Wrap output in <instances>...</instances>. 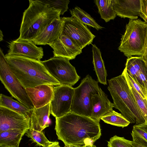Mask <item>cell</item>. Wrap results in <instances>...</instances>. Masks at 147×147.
Here are the masks:
<instances>
[{
	"mask_svg": "<svg viewBox=\"0 0 147 147\" xmlns=\"http://www.w3.org/2000/svg\"><path fill=\"white\" fill-rule=\"evenodd\" d=\"M55 118L58 138L65 146L92 145L101 136L99 122L90 117L70 112Z\"/></svg>",
	"mask_w": 147,
	"mask_h": 147,
	"instance_id": "6da1fadb",
	"label": "cell"
},
{
	"mask_svg": "<svg viewBox=\"0 0 147 147\" xmlns=\"http://www.w3.org/2000/svg\"><path fill=\"white\" fill-rule=\"evenodd\" d=\"M5 56L13 73L24 88L42 84L60 85L49 73L41 61L22 56L6 54Z\"/></svg>",
	"mask_w": 147,
	"mask_h": 147,
	"instance_id": "7a4b0ae2",
	"label": "cell"
},
{
	"mask_svg": "<svg viewBox=\"0 0 147 147\" xmlns=\"http://www.w3.org/2000/svg\"><path fill=\"white\" fill-rule=\"evenodd\" d=\"M23 13L18 39L32 41L54 20L60 19L61 11L40 0H29Z\"/></svg>",
	"mask_w": 147,
	"mask_h": 147,
	"instance_id": "3957f363",
	"label": "cell"
},
{
	"mask_svg": "<svg viewBox=\"0 0 147 147\" xmlns=\"http://www.w3.org/2000/svg\"><path fill=\"white\" fill-rule=\"evenodd\" d=\"M107 88L113 100L114 107L131 123L138 125L145 123L129 85L124 75L108 80Z\"/></svg>",
	"mask_w": 147,
	"mask_h": 147,
	"instance_id": "277c9868",
	"label": "cell"
},
{
	"mask_svg": "<svg viewBox=\"0 0 147 147\" xmlns=\"http://www.w3.org/2000/svg\"><path fill=\"white\" fill-rule=\"evenodd\" d=\"M147 40V23L141 19H129L121 36L118 50L129 58L142 57Z\"/></svg>",
	"mask_w": 147,
	"mask_h": 147,
	"instance_id": "5b68a950",
	"label": "cell"
},
{
	"mask_svg": "<svg viewBox=\"0 0 147 147\" xmlns=\"http://www.w3.org/2000/svg\"><path fill=\"white\" fill-rule=\"evenodd\" d=\"M98 83L88 75L81 81L80 85L74 88L71 112L90 117L92 97L98 93L100 89Z\"/></svg>",
	"mask_w": 147,
	"mask_h": 147,
	"instance_id": "8992f818",
	"label": "cell"
},
{
	"mask_svg": "<svg viewBox=\"0 0 147 147\" xmlns=\"http://www.w3.org/2000/svg\"><path fill=\"white\" fill-rule=\"evenodd\" d=\"M0 80L12 96L29 109L34 107L24 88L13 73L1 48L0 50Z\"/></svg>",
	"mask_w": 147,
	"mask_h": 147,
	"instance_id": "52a82bcc",
	"label": "cell"
},
{
	"mask_svg": "<svg viewBox=\"0 0 147 147\" xmlns=\"http://www.w3.org/2000/svg\"><path fill=\"white\" fill-rule=\"evenodd\" d=\"M69 60L66 58L53 57L41 62L49 73L60 85L72 87L78 81L80 77Z\"/></svg>",
	"mask_w": 147,
	"mask_h": 147,
	"instance_id": "ba28073f",
	"label": "cell"
},
{
	"mask_svg": "<svg viewBox=\"0 0 147 147\" xmlns=\"http://www.w3.org/2000/svg\"><path fill=\"white\" fill-rule=\"evenodd\" d=\"M61 19L64 21L62 34L68 36L82 49L91 44L95 36L86 26L72 17H63Z\"/></svg>",
	"mask_w": 147,
	"mask_h": 147,
	"instance_id": "9c48e42d",
	"label": "cell"
},
{
	"mask_svg": "<svg viewBox=\"0 0 147 147\" xmlns=\"http://www.w3.org/2000/svg\"><path fill=\"white\" fill-rule=\"evenodd\" d=\"M53 96L50 102L51 114L56 118L70 112L74 88L59 85L54 87Z\"/></svg>",
	"mask_w": 147,
	"mask_h": 147,
	"instance_id": "30bf717a",
	"label": "cell"
},
{
	"mask_svg": "<svg viewBox=\"0 0 147 147\" xmlns=\"http://www.w3.org/2000/svg\"><path fill=\"white\" fill-rule=\"evenodd\" d=\"M30 127V117L0 107V133L10 129L28 130Z\"/></svg>",
	"mask_w": 147,
	"mask_h": 147,
	"instance_id": "8fae6325",
	"label": "cell"
},
{
	"mask_svg": "<svg viewBox=\"0 0 147 147\" xmlns=\"http://www.w3.org/2000/svg\"><path fill=\"white\" fill-rule=\"evenodd\" d=\"M7 55L22 56L40 61L44 55L43 49L32 41L17 39L9 43Z\"/></svg>",
	"mask_w": 147,
	"mask_h": 147,
	"instance_id": "7c38bea8",
	"label": "cell"
},
{
	"mask_svg": "<svg viewBox=\"0 0 147 147\" xmlns=\"http://www.w3.org/2000/svg\"><path fill=\"white\" fill-rule=\"evenodd\" d=\"M49 45L53 50L54 57H62L72 60L82 52V49L79 48L65 35L62 34L59 38Z\"/></svg>",
	"mask_w": 147,
	"mask_h": 147,
	"instance_id": "4fadbf2b",
	"label": "cell"
},
{
	"mask_svg": "<svg viewBox=\"0 0 147 147\" xmlns=\"http://www.w3.org/2000/svg\"><path fill=\"white\" fill-rule=\"evenodd\" d=\"M53 86L42 84L26 88L34 108L38 109L50 103L53 96Z\"/></svg>",
	"mask_w": 147,
	"mask_h": 147,
	"instance_id": "5bb4252c",
	"label": "cell"
},
{
	"mask_svg": "<svg viewBox=\"0 0 147 147\" xmlns=\"http://www.w3.org/2000/svg\"><path fill=\"white\" fill-rule=\"evenodd\" d=\"M92 113L90 118L99 122L101 118L112 111L114 107L107 95L100 88L98 93L93 95L92 98Z\"/></svg>",
	"mask_w": 147,
	"mask_h": 147,
	"instance_id": "9a60e30c",
	"label": "cell"
},
{
	"mask_svg": "<svg viewBox=\"0 0 147 147\" xmlns=\"http://www.w3.org/2000/svg\"><path fill=\"white\" fill-rule=\"evenodd\" d=\"M113 9L121 18L137 19L140 16V0H113Z\"/></svg>",
	"mask_w": 147,
	"mask_h": 147,
	"instance_id": "2e32d148",
	"label": "cell"
},
{
	"mask_svg": "<svg viewBox=\"0 0 147 147\" xmlns=\"http://www.w3.org/2000/svg\"><path fill=\"white\" fill-rule=\"evenodd\" d=\"M64 21L55 19L32 41L38 45H49L61 35Z\"/></svg>",
	"mask_w": 147,
	"mask_h": 147,
	"instance_id": "e0dca14e",
	"label": "cell"
},
{
	"mask_svg": "<svg viewBox=\"0 0 147 147\" xmlns=\"http://www.w3.org/2000/svg\"><path fill=\"white\" fill-rule=\"evenodd\" d=\"M51 113L50 102L42 107L34 108L30 116V128L41 131L48 127Z\"/></svg>",
	"mask_w": 147,
	"mask_h": 147,
	"instance_id": "ac0fdd59",
	"label": "cell"
},
{
	"mask_svg": "<svg viewBox=\"0 0 147 147\" xmlns=\"http://www.w3.org/2000/svg\"><path fill=\"white\" fill-rule=\"evenodd\" d=\"M92 63L98 81L104 85L107 84V74L100 49L95 44H92Z\"/></svg>",
	"mask_w": 147,
	"mask_h": 147,
	"instance_id": "d6986e66",
	"label": "cell"
},
{
	"mask_svg": "<svg viewBox=\"0 0 147 147\" xmlns=\"http://www.w3.org/2000/svg\"><path fill=\"white\" fill-rule=\"evenodd\" d=\"M0 107L7 108L26 117H30L33 111L29 109L19 101L13 99L12 97L2 94L0 95Z\"/></svg>",
	"mask_w": 147,
	"mask_h": 147,
	"instance_id": "ffe728a7",
	"label": "cell"
},
{
	"mask_svg": "<svg viewBox=\"0 0 147 147\" xmlns=\"http://www.w3.org/2000/svg\"><path fill=\"white\" fill-rule=\"evenodd\" d=\"M28 130L10 129L0 133V145L19 147L22 137Z\"/></svg>",
	"mask_w": 147,
	"mask_h": 147,
	"instance_id": "44dd1931",
	"label": "cell"
},
{
	"mask_svg": "<svg viewBox=\"0 0 147 147\" xmlns=\"http://www.w3.org/2000/svg\"><path fill=\"white\" fill-rule=\"evenodd\" d=\"M146 63L142 57L132 56L127 58L125 69L137 82L139 74L144 68Z\"/></svg>",
	"mask_w": 147,
	"mask_h": 147,
	"instance_id": "7402d4cb",
	"label": "cell"
},
{
	"mask_svg": "<svg viewBox=\"0 0 147 147\" xmlns=\"http://www.w3.org/2000/svg\"><path fill=\"white\" fill-rule=\"evenodd\" d=\"M94 2L98 8L101 18L106 22L115 18L117 15L113 8V0H95Z\"/></svg>",
	"mask_w": 147,
	"mask_h": 147,
	"instance_id": "603a6c76",
	"label": "cell"
},
{
	"mask_svg": "<svg viewBox=\"0 0 147 147\" xmlns=\"http://www.w3.org/2000/svg\"><path fill=\"white\" fill-rule=\"evenodd\" d=\"M69 11L72 17L83 24L91 26L97 30L103 28L99 25L89 14L79 7H76Z\"/></svg>",
	"mask_w": 147,
	"mask_h": 147,
	"instance_id": "cb8c5ba5",
	"label": "cell"
},
{
	"mask_svg": "<svg viewBox=\"0 0 147 147\" xmlns=\"http://www.w3.org/2000/svg\"><path fill=\"white\" fill-rule=\"evenodd\" d=\"M101 119L107 123L122 128L128 126L130 123L121 114L113 110L102 117Z\"/></svg>",
	"mask_w": 147,
	"mask_h": 147,
	"instance_id": "d4e9b609",
	"label": "cell"
},
{
	"mask_svg": "<svg viewBox=\"0 0 147 147\" xmlns=\"http://www.w3.org/2000/svg\"><path fill=\"white\" fill-rule=\"evenodd\" d=\"M26 133V136L33 142L43 147H48L53 142L47 139L42 131H40L30 128Z\"/></svg>",
	"mask_w": 147,
	"mask_h": 147,
	"instance_id": "484cf974",
	"label": "cell"
},
{
	"mask_svg": "<svg viewBox=\"0 0 147 147\" xmlns=\"http://www.w3.org/2000/svg\"><path fill=\"white\" fill-rule=\"evenodd\" d=\"M128 83L145 121V123L147 125V98H143L130 84L128 82Z\"/></svg>",
	"mask_w": 147,
	"mask_h": 147,
	"instance_id": "4316f807",
	"label": "cell"
},
{
	"mask_svg": "<svg viewBox=\"0 0 147 147\" xmlns=\"http://www.w3.org/2000/svg\"><path fill=\"white\" fill-rule=\"evenodd\" d=\"M131 141L127 140L124 137L115 135L108 141V147H133Z\"/></svg>",
	"mask_w": 147,
	"mask_h": 147,
	"instance_id": "83f0119b",
	"label": "cell"
},
{
	"mask_svg": "<svg viewBox=\"0 0 147 147\" xmlns=\"http://www.w3.org/2000/svg\"><path fill=\"white\" fill-rule=\"evenodd\" d=\"M42 2L49 4L51 7L61 11V14L63 15L68 9V5L70 1L67 0H40Z\"/></svg>",
	"mask_w": 147,
	"mask_h": 147,
	"instance_id": "f1b7e54d",
	"label": "cell"
},
{
	"mask_svg": "<svg viewBox=\"0 0 147 147\" xmlns=\"http://www.w3.org/2000/svg\"><path fill=\"white\" fill-rule=\"evenodd\" d=\"M132 132L138 139L147 144V125L146 123L134 125Z\"/></svg>",
	"mask_w": 147,
	"mask_h": 147,
	"instance_id": "f546056e",
	"label": "cell"
},
{
	"mask_svg": "<svg viewBox=\"0 0 147 147\" xmlns=\"http://www.w3.org/2000/svg\"><path fill=\"white\" fill-rule=\"evenodd\" d=\"M122 74L124 76L127 82L131 85L143 98H146L140 86L133 77L127 72L125 69L123 70Z\"/></svg>",
	"mask_w": 147,
	"mask_h": 147,
	"instance_id": "4dcf8cb0",
	"label": "cell"
},
{
	"mask_svg": "<svg viewBox=\"0 0 147 147\" xmlns=\"http://www.w3.org/2000/svg\"><path fill=\"white\" fill-rule=\"evenodd\" d=\"M140 16L147 23V0H140Z\"/></svg>",
	"mask_w": 147,
	"mask_h": 147,
	"instance_id": "1f68e13d",
	"label": "cell"
},
{
	"mask_svg": "<svg viewBox=\"0 0 147 147\" xmlns=\"http://www.w3.org/2000/svg\"><path fill=\"white\" fill-rule=\"evenodd\" d=\"M132 138L131 143L133 147H147V144L138 139L132 132L131 134Z\"/></svg>",
	"mask_w": 147,
	"mask_h": 147,
	"instance_id": "d6a6232c",
	"label": "cell"
},
{
	"mask_svg": "<svg viewBox=\"0 0 147 147\" xmlns=\"http://www.w3.org/2000/svg\"><path fill=\"white\" fill-rule=\"evenodd\" d=\"M142 57L143 59L147 63V40L146 45L144 53Z\"/></svg>",
	"mask_w": 147,
	"mask_h": 147,
	"instance_id": "836d02e7",
	"label": "cell"
},
{
	"mask_svg": "<svg viewBox=\"0 0 147 147\" xmlns=\"http://www.w3.org/2000/svg\"><path fill=\"white\" fill-rule=\"evenodd\" d=\"M48 147H61L59 145V143L58 142H54Z\"/></svg>",
	"mask_w": 147,
	"mask_h": 147,
	"instance_id": "e575fe53",
	"label": "cell"
},
{
	"mask_svg": "<svg viewBox=\"0 0 147 147\" xmlns=\"http://www.w3.org/2000/svg\"><path fill=\"white\" fill-rule=\"evenodd\" d=\"M3 35L2 31L0 30V41H1L3 40Z\"/></svg>",
	"mask_w": 147,
	"mask_h": 147,
	"instance_id": "d590c367",
	"label": "cell"
},
{
	"mask_svg": "<svg viewBox=\"0 0 147 147\" xmlns=\"http://www.w3.org/2000/svg\"><path fill=\"white\" fill-rule=\"evenodd\" d=\"M83 147H96L95 145H87L83 146Z\"/></svg>",
	"mask_w": 147,
	"mask_h": 147,
	"instance_id": "8d00e7d4",
	"label": "cell"
},
{
	"mask_svg": "<svg viewBox=\"0 0 147 147\" xmlns=\"http://www.w3.org/2000/svg\"><path fill=\"white\" fill-rule=\"evenodd\" d=\"M145 69L146 74V75L147 78V63L146 62V65L145 67Z\"/></svg>",
	"mask_w": 147,
	"mask_h": 147,
	"instance_id": "74e56055",
	"label": "cell"
},
{
	"mask_svg": "<svg viewBox=\"0 0 147 147\" xmlns=\"http://www.w3.org/2000/svg\"><path fill=\"white\" fill-rule=\"evenodd\" d=\"M0 147H16L15 146H9L5 145H0Z\"/></svg>",
	"mask_w": 147,
	"mask_h": 147,
	"instance_id": "f35d334b",
	"label": "cell"
},
{
	"mask_svg": "<svg viewBox=\"0 0 147 147\" xmlns=\"http://www.w3.org/2000/svg\"><path fill=\"white\" fill-rule=\"evenodd\" d=\"M72 147H83V146H71Z\"/></svg>",
	"mask_w": 147,
	"mask_h": 147,
	"instance_id": "ab89813d",
	"label": "cell"
},
{
	"mask_svg": "<svg viewBox=\"0 0 147 147\" xmlns=\"http://www.w3.org/2000/svg\"><path fill=\"white\" fill-rule=\"evenodd\" d=\"M64 147H72L71 146H65Z\"/></svg>",
	"mask_w": 147,
	"mask_h": 147,
	"instance_id": "60d3db41",
	"label": "cell"
}]
</instances>
